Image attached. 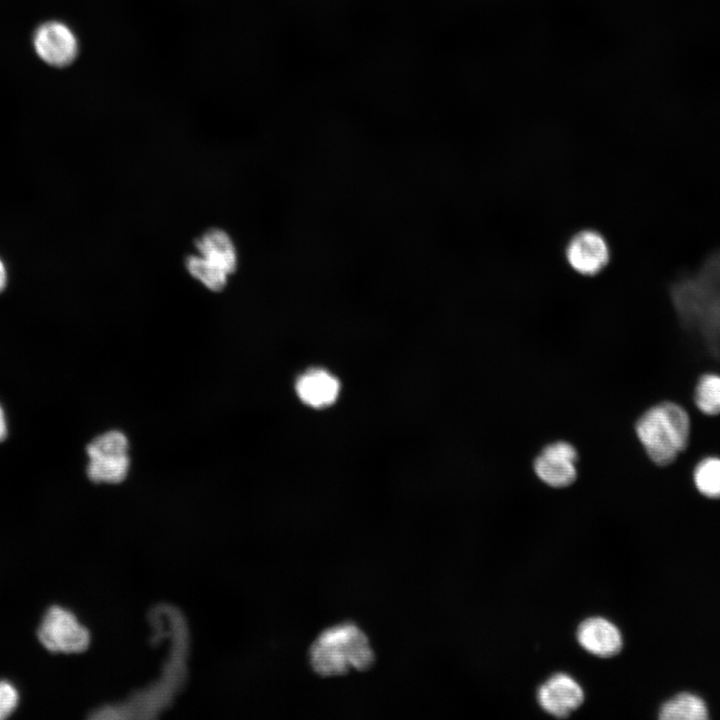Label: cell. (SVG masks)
Segmentation results:
<instances>
[{"instance_id": "obj_4", "label": "cell", "mask_w": 720, "mask_h": 720, "mask_svg": "<svg viewBox=\"0 0 720 720\" xmlns=\"http://www.w3.org/2000/svg\"><path fill=\"white\" fill-rule=\"evenodd\" d=\"M87 475L95 483H120L129 469L128 440L120 431H109L87 446Z\"/></svg>"}, {"instance_id": "obj_2", "label": "cell", "mask_w": 720, "mask_h": 720, "mask_svg": "<svg viewBox=\"0 0 720 720\" xmlns=\"http://www.w3.org/2000/svg\"><path fill=\"white\" fill-rule=\"evenodd\" d=\"M634 428L650 461L664 467L672 464L686 450L691 422L682 406L672 401H662L645 410Z\"/></svg>"}, {"instance_id": "obj_7", "label": "cell", "mask_w": 720, "mask_h": 720, "mask_svg": "<svg viewBox=\"0 0 720 720\" xmlns=\"http://www.w3.org/2000/svg\"><path fill=\"white\" fill-rule=\"evenodd\" d=\"M578 452L568 441L558 440L544 446L533 462V470L544 484L568 487L577 479Z\"/></svg>"}, {"instance_id": "obj_15", "label": "cell", "mask_w": 720, "mask_h": 720, "mask_svg": "<svg viewBox=\"0 0 720 720\" xmlns=\"http://www.w3.org/2000/svg\"><path fill=\"white\" fill-rule=\"evenodd\" d=\"M694 402L698 410L707 416L720 414V375L707 373L696 384Z\"/></svg>"}, {"instance_id": "obj_17", "label": "cell", "mask_w": 720, "mask_h": 720, "mask_svg": "<svg viewBox=\"0 0 720 720\" xmlns=\"http://www.w3.org/2000/svg\"><path fill=\"white\" fill-rule=\"evenodd\" d=\"M18 695L14 687L0 682V719L7 717L16 707Z\"/></svg>"}, {"instance_id": "obj_12", "label": "cell", "mask_w": 720, "mask_h": 720, "mask_svg": "<svg viewBox=\"0 0 720 720\" xmlns=\"http://www.w3.org/2000/svg\"><path fill=\"white\" fill-rule=\"evenodd\" d=\"M195 246L202 258L211 265L224 271L227 275L237 268V254L229 235L218 228L207 230L195 241Z\"/></svg>"}, {"instance_id": "obj_8", "label": "cell", "mask_w": 720, "mask_h": 720, "mask_svg": "<svg viewBox=\"0 0 720 720\" xmlns=\"http://www.w3.org/2000/svg\"><path fill=\"white\" fill-rule=\"evenodd\" d=\"M565 257L575 272L584 276H593L607 266L610 248L601 233L584 229L570 238L565 248Z\"/></svg>"}, {"instance_id": "obj_1", "label": "cell", "mask_w": 720, "mask_h": 720, "mask_svg": "<svg viewBox=\"0 0 720 720\" xmlns=\"http://www.w3.org/2000/svg\"><path fill=\"white\" fill-rule=\"evenodd\" d=\"M670 294L685 326L708 338H720V251L697 272L673 283Z\"/></svg>"}, {"instance_id": "obj_18", "label": "cell", "mask_w": 720, "mask_h": 720, "mask_svg": "<svg viewBox=\"0 0 720 720\" xmlns=\"http://www.w3.org/2000/svg\"><path fill=\"white\" fill-rule=\"evenodd\" d=\"M7 436V426L4 412L0 406V441H3Z\"/></svg>"}, {"instance_id": "obj_6", "label": "cell", "mask_w": 720, "mask_h": 720, "mask_svg": "<svg viewBox=\"0 0 720 720\" xmlns=\"http://www.w3.org/2000/svg\"><path fill=\"white\" fill-rule=\"evenodd\" d=\"M32 44L38 58L54 68L71 65L79 54V41L75 32L58 20L41 23L34 31Z\"/></svg>"}, {"instance_id": "obj_10", "label": "cell", "mask_w": 720, "mask_h": 720, "mask_svg": "<svg viewBox=\"0 0 720 720\" xmlns=\"http://www.w3.org/2000/svg\"><path fill=\"white\" fill-rule=\"evenodd\" d=\"M577 639L585 650L600 657L614 656L622 648V636L618 628L601 617L583 621L578 627Z\"/></svg>"}, {"instance_id": "obj_16", "label": "cell", "mask_w": 720, "mask_h": 720, "mask_svg": "<svg viewBox=\"0 0 720 720\" xmlns=\"http://www.w3.org/2000/svg\"><path fill=\"white\" fill-rule=\"evenodd\" d=\"M189 274L214 292L223 290L227 283V274L208 263L200 255H189L185 259Z\"/></svg>"}, {"instance_id": "obj_13", "label": "cell", "mask_w": 720, "mask_h": 720, "mask_svg": "<svg viewBox=\"0 0 720 720\" xmlns=\"http://www.w3.org/2000/svg\"><path fill=\"white\" fill-rule=\"evenodd\" d=\"M662 720H704L708 710L704 701L690 693H681L665 702L660 711Z\"/></svg>"}, {"instance_id": "obj_9", "label": "cell", "mask_w": 720, "mask_h": 720, "mask_svg": "<svg viewBox=\"0 0 720 720\" xmlns=\"http://www.w3.org/2000/svg\"><path fill=\"white\" fill-rule=\"evenodd\" d=\"M537 699L540 706L549 714L566 717L582 704L584 693L572 677L557 673L539 687Z\"/></svg>"}, {"instance_id": "obj_11", "label": "cell", "mask_w": 720, "mask_h": 720, "mask_svg": "<svg viewBox=\"0 0 720 720\" xmlns=\"http://www.w3.org/2000/svg\"><path fill=\"white\" fill-rule=\"evenodd\" d=\"M295 390L304 404L313 408H325L337 400L340 382L327 370L312 368L298 377Z\"/></svg>"}, {"instance_id": "obj_19", "label": "cell", "mask_w": 720, "mask_h": 720, "mask_svg": "<svg viewBox=\"0 0 720 720\" xmlns=\"http://www.w3.org/2000/svg\"><path fill=\"white\" fill-rule=\"evenodd\" d=\"M7 282L6 269L3 262L0 260V292L5 288Z\"/></svg>"}, {"instance_id": "obj_5", "label": "cell", "mask_w": 720, "mask_h": 720, "mask_svg": "<svg viewBox=\"0 0 720 720\" xmlns=\"http://www.w3.org/2000/svg\"><path fill=\"white\" fill-rule=\"evenodd\" d=\"M38 635L41 643L53 652L79 653L90 642L88 630L70 611L58 606L47 611Z\"/></svg>"}, {"instance_id": "obj_3", "label": "cell", "mask_w": 720, "mask_h": 720, "mask_svg": "<svg viewBox=\"0 0 720 720\" xmlns=\"http://www.w3.org/2000/svg\"><path fill=\"white\" fill-rule=\"evenodd\" d=\"M309 660L314 672L327 677L367 670L375 655L366 634L356 624L344 622L318 635L311 645Z\"/></svg>"}, {"instance_id": "obj_14", "label": "cell", "mask_w": 720, "mask_h": 720, "mask_svg": "<svg viewBox=\"0 0 720 720\" xmlns=\"http://www.w3.org/2000/svg\"><path fill=\"white\" fill-rule=\"evenodd\" d=\"M693 481L697 490L705 497L720 498V458L705 457L693 470Z\"/></svg>"}]
</instances>
